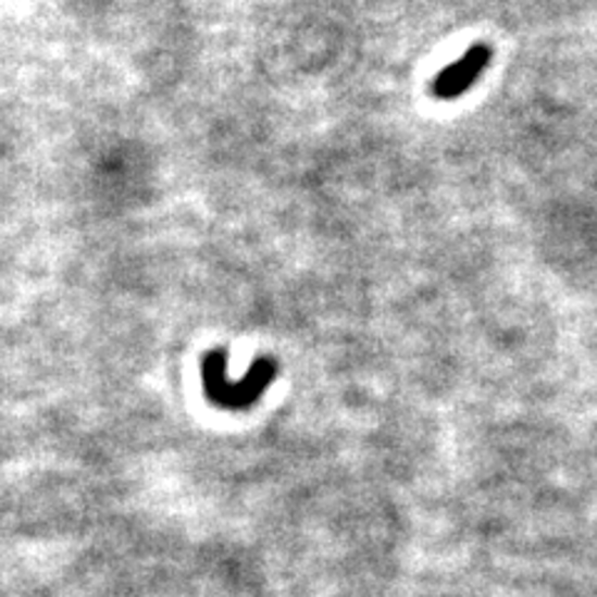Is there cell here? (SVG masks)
I'll list each match as a JSON object with an SVG mask.
<instances>
[{"instance_id":"6da1fadb","label":"cell","mask_w":597,"mask_h":597,"mask_svg":"<svg viewBox=\"0 0 597 597\" xmlns=\"http://www.w3.org/2000/svg\"><path fill=\"white\" fill-rule=\"evenodd\" d=\"M204 391L222 409H247L266 391L276 376L272 359H259L241 381L227 378V351H212L202 366Z\"/></svg>"},{"instance_id":"7a4b0ae2","label":"cell","mask_w":597,"mask_h":597,"mask_svg":"<svg viewBox=\"0 0 597 597\" xmlns=\"http://www.w3.org/2000/svg\"><path fill=\"white\" fill-rule=\"evenodd\" d=\"M488 63H490V48L473 46L469 53L461 55L453 65H448L446 71H440L436 75L434 85H431V92H434L438 100L461 98V95L483 75Z\"/></svg>"}]
</instances>
